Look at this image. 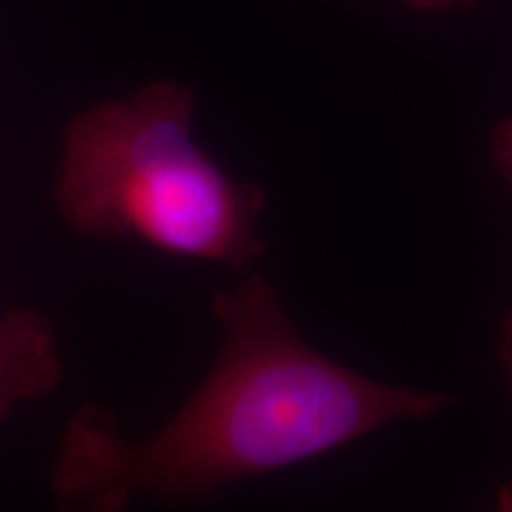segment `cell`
Wrapping results in <instances>:
<instances>
[{
    "mask_svg": "<svg viewBox=\"0 0 512 512\" xmlns=\"http://www.w3.org/2000/svg\"><path fill=\"white\" fill-rule=\"evenodd\" d=\"M491 512H512V479H510V482H505L501 489H498L494 508H491Z\"/></svg>",
    "mask_w": 512,
    "mask_h": 512,
    "instance_id": "cell-7",
    "label": "cell"
},
{
    "mask_svg": "<svg viewBox=\"0 0 512 512\" xmlns=\"http://www.w3.org/2000/svg\"><path fill=\"white\" fill-rule=\"evenodd\" d=\"M415 10H425V12H446V10H458L465 8V5L477 3V0H403Z\"/></svg>",
    "mask_w": 512,
    "mask_h": 512,
    "instance_id": "cell-6",
    "label": "cell"
},
{
    "mask_svg": "<svg viewBox=\"0 0 512 512\" xmlns=\"http://www.w3.org/2000/svg\"><path fill=\"white\" fill-rule=\"evenodd\" d=\"M214 316L219 358L155 432L131 439L100 403L69 418L50 479L57 510L128 512L138 498L209 503L245 479L311 463L396 422L427 420L448 403L320 354L259 273L216 294Z\"/></svg>",
    "mask_w": 512,
    "mask_h": 512,
    "instance_id": "cell-1",
    "label": "cell"
},
{
    "mask_svg": "<svg viewBox=\"0 0 512 512\" xmlns=\"http://www.w3.org/2000/svg\"><path fill=\"white\" fill-rule=\"evenodd\" d=\"M55 204L74 233L136 240L159 254L252 271L266 254V192L240 181L195 136V93L145 83L67 124Z\"/></svg>",
    "mask_w": 512,
    "mask_h": 512,
    "instance_id": "cell-2",
    "label": "cell"
},
{
    "mask_svg": "<svg viewBox=\"0 0 512 512\" xmlns=\"http://www.w3.org/2000/svg\"><path fill=\"white\" fill-rule=\"evenodd\" d=\"M62 356L43 311L17 306L0 318V422L62 384Z\"/></svg>",
    "mask_w": 512,
    "mask_h": 512,
    "instance_id": "cell-3",
    "label": "cell"
},
{
    "mask_svg": "<svg viewBox=\"0 0 512 512\" xmlns=\"http://www.w3.org/2000/svg\"><path fill=\"white\" fill-rule=\"evenodd\" d=\"M498 366L512 389V311L503 318L501 335H498Z\"/></svg>",
    "mask_w": 512,
    "mask_h": 512,
    "instance_id": "cell-5",
    "label": "cell"
},
{
    "mask_svg": "<svg viewBox=\"0 0 512 512\" xmlns=\"http://www.w3.org/2000/svg\"><path fill=\"white\" fill-rule=\"evenodd\" d=\"M491 159H494L496 171L512 188V117L498 121L489 140Z\"/></svg>",
    "mask_w": 512,
    "mask_h": 512,
    "instance_id": "cell-4",
    "label": "cell"
}]
</instances>
